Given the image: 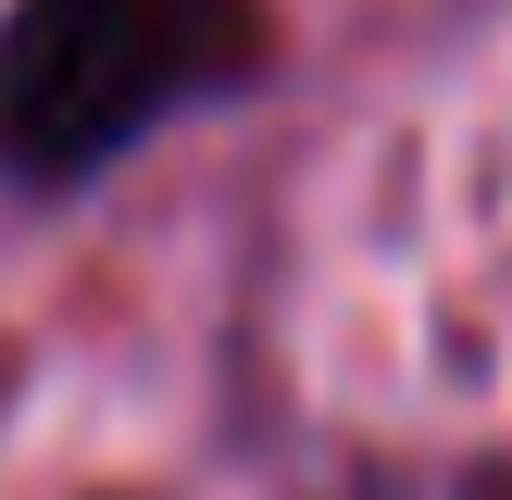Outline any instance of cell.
<instances>
[{
    "label": "cell",
    "mask_w": 512,
    "mask_h": 500,
    "mask_svg": "<svg viewBox=\"0 0 512 500\" xmlns=\"http://www.w3.org/2000/svg\"><path fill=\"white\" fill-rule=\"evenodd\" d=\"M250 63V0H13L0 13V175L75 188Z\"/></svg>",
    "instance_id": "obj_1"
}]
</instances>
